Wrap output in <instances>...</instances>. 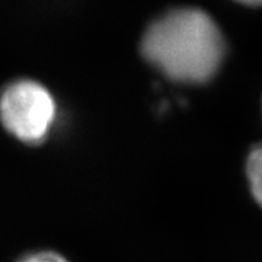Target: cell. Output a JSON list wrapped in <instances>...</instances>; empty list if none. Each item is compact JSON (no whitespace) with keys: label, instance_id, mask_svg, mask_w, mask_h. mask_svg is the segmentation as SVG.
Here are the masks:
<instances>
[{"label":"cell","instance_id":"cell-3","mask_svg":"<svg viewBox=\"0 0 262 262\" xmlns=\"http://www.w3.org/2000/svg\"><path fill=\"white\" fill-rule=\"evenodd\" d=\"M246 173L253 198L262 207V144L253 147L246 163Z\"/></svg>","mask_w":262,"mask_h":262},{"label":"cell","instance_id":"cell-4","mask_svg":"<svg viewBox=\"0 0 262 262\" xmlns=\"http://www.w3.org/2000/svg\"><path fill=\"white\" fill-rule=\"evenodd\" d=\"M16 262H70L61 253L54 251H34L20 256Z\"/></svg>","mask_w":262,"mask_h":262},{"label":"cell","instance_id":"cell-1","mask_svg":"<svg viewBox=\"0 0 262 262\" xmlns=\"http://www.w3.org/2000/svg\"><path fill=\"white\" fill-rule=\"evenodd\" d=\"M143 57L181 83H206L223 61L225 41L204 10L179 8L166 12L146 29Z\"/></svg>","mask_w":262,"mask_h":262},{"label":"cell","instance_id":"cell-5","mask_svg":"<svg viewBox=\"0 0 262 262\" xmlns=\"http://www.w3.org/2000/svg\"><path fill=\"white\" fill-rule=\"evenodd\" d=\"M246 6H262V2H246Z\"/></svg>","mask_w":262,"mask_h":262},{"label":"cell","instance_id":"cell-2","mask_svg":"<svg viewBox=\"0 0 262 262\" xmlns=\"http://www.w3.org/2000/svg\"><path fill=\"white\" fill-rule=\"evenodd\" d=\"M56 120V98L41 82L20 77L0 91V122L16 140L28 146L44 143Z\"/></svg>","mask_w":262,"mask_h":262}]
</instances>
